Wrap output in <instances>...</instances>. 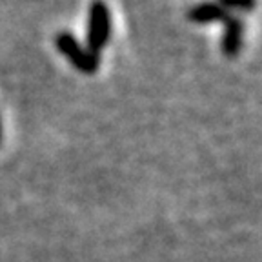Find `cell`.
<instances>
[{
    "mask_svg": "<svg viewBox=\"0 0 262 262\" xmlns=\"http://www.w3.org/2000/svg\"><path fill=\"white\" fill-rule=\"evenodd\" d=\"M110 37V9L102 0H97L90 9V29H88V48L97 53L104 48Z\"/></svg>",
    "mask_w": 262,
    "mask_h": 262,
    "instance_id": "6da1fadb",
    "label": "cell"
},
{
    "mask_svg": "<svg viewBox=\"0 0 262 262\" xmlns=\"http://www.w3.org/2000/svg\"><path fill=\"white\" fill-rule=\"evenodd\" d=\"M55 44H57V48L60 49L66 57L70 58L71 64L77 66L80 71L91 73V71L97 70V58L91 53H88L86 49H82L80 44L71 37L70 33H60V35L55 38Z\"/></svg>",
    "mask_w": 262,
    "mask_h": 262,
    "instance_id": "7a4b0ae2",
    "label": "cell"
},
{
    "mask_svg": "<svg viewBox=\"0 0 262 262\" xmlns=\"http://www.w3.org/2000/svg\"><path fill=\"white\" fill-rule=\"evenodd\" d=\"M224 9L217 4H211V2H206V4L196 6L195 9L189 11V18L195 22H209V20H219V18H224Z\"/></svg>",
    "mask_w": 262,
    "mask_h": 262,
    "instance_id": "3957f363",
    "label": "cell"
},
{
    "mask_svg": "<svg viewBox=\"0 0 262 262\" xmlns=\"http://www.w3.org/2000/svg\"><path fill=\"white\" fill-rule=\"evenodd\" d=\"M241 35H242L241 22L229 20L228 22V31H226V38H224V51L228 55L237 53L238 44H241Z\"/></svg>",
    "mask_w": 262,
    "mask_h": 262,
    "instance_id": "277c9868",
    "label": "cell"
},
{
    "mask_svg": "<svg viewBox=\"0 0 262 262\" xmlns=\"http://www.w3.org/2000/svg\"><path fill=\"white\" fill-rule=\"evenodd\" d=\"M228 6H237V8H251L253 0H222Z\"/></svg>",
    "mask_w": 262,
    "mask_h": 262,
    "instance_id": "5b68a950",
    "label": "cell"
}]
</instances>
